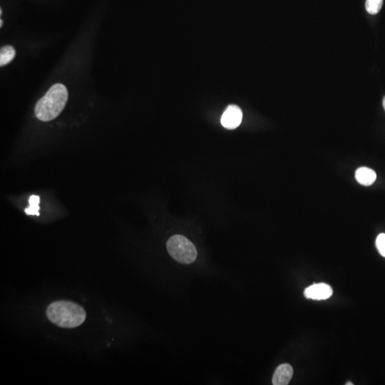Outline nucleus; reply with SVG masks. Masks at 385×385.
<instances>
[{
	"mask_svg": "<svg viewBox=\"0 0 385 385\" xmlns=\"http://www.w3.org/2000/svg\"><path fill=\"white\" fill-rule=\"evenodd\" d=\"M46 316L51 322L63 328H74L83 324L87 317L84 308L75 302H52L46 310Z\"/></svg>",
	"mask_w": 385,
	"mask_h": 385,
	"instance_id": "f257e3e1",
	"label": "nucleus"
},
{
	"mask_svg": "<svg viewBox=\"0 0 385 385\" xmlns=\"http://www.w3.org/2000/svg\"><path fill=\"white\" fill-rule=\"evenodd\" d=\"M383 107H384L385 111V96L384 98H383Z\"/></svg>",
	"mask_w": 385,
	"mask_h": 385,
	"instance_id": "f8f14e48",
	"label": "nucleus"
},
{
	"mask_svg": "<svg viewBox=\"0 0 385 385\" xmlns=\"http://www.w3.org/2000/svg\"><path fill=\"white\" fill-rule=\"evenodd\" d=\"M376 246L380 255L385 258V233H381L377 236Z\"/></svg>",
	"mask_w": 385,
	"mask_h": 385,
	"instance_id": "9b49d317",
	"label": "nucleus"
},
{
	"mask_svg": "<svg viewBox=\"0 0 385 385\" xmlns=\"http://www.w3.org/2000/svg\"><path fill=\"white\" fill-rule=\"evenodd\" d=\"M306 298L316 300H325L331 297L333 289L329 285L325 283H318L308 287L304 292Z\"/></svg>",
	"mask_w": 385,
	"mask_h": 385,
	"instance_id": "39448f33",
	"label": "nucleus"
},
{
	"mask_svg": "<svg viewBox=\"0 0 385 385\" xmlns=\"http://www.w3.org/2000/svg\"><path fill=\"white\" fill-rule=\"evenodd\" d=\"M355 179L360 184L369 186L373 184L377 179V174L374 170L367 167L358 168L355 172Z\"/></svg>",
	"mask_w": 385,
	"mask_h": 385,
	"instance_id": "0eeeda50",
	"label": "nucleus"
},
{
	"mask_svg": "<svg viewBox=\"0 0 385 385\" xmlns=\"http://www.w3.org/2000/svg\"><path fill=\"white\" fill-rule=\"evenodd\" d=\"M16 55L15 49L12 46H3L0 51V66L3 67L10 63Z\"/></svg>",
	"mask_w": 385,
	"mask_h": 385,
	"instance_id": "6e6552de",
	"label": "nucleus"
},
{
	"mask_svg": "<svg viewBox=\"0 0 385 385\" xmlns=\"http://www.w3.org/2000/svg\"><path fill=\"white\" fill-rule=\"evenodd\" d=\"M68 97V91L64 84H54L36 104L35 116L45 122L54 119L65 109Z\"/></svg>",
	"mask_w": 385,
	"mask_h": 385,
	"instance_id": "f03ea898",
	"label": "nucleus"
},
{
	"mask_svg": "<svg viewBox=\"0 0 385 385\" xmlns=\"http://www.w3.org/2000/svg\"><path fill=\"white\" fill-rule=\"evenodd\" d=\"M166 248L169 255L181 264H191L197 258L196 246L181 235H174L168 240Z\"/></svg>",
	"mask_w": 385,
	"mask_h": 385,
	"instance_id": "7ed1b4c3",
	"label": "nucleus"
},
{
	"mask_svg": "<svg viewBox=\"0 0 385 385\" xmlns=\"http://www.w3.org/2000/svg\"><path fill=\"white\" fill-rule=\"evenodd\" d=\"M0 22H1V24H0V26H1H1H2V23H2V20H0Z\"/></svg>",
	"mask_w": 385,
	"mask_h": 385,
	"instance_id": "4468645a",
	"label": "nucleus"
},
{
	"mask_svg": "<svg viewBox=\"0 0 385 385\" xmlns=\"http://www.w3.org/2000/svg\"><path fill=\"white\" fill-rule=\"evenodd\" d=\"M242 118V111L240 107L236 105H230L223 113L221 122L226 129H234L240 126Z\"/></svg>",
	"mask_w": 385,
	"mask_h": 385,
	"instance_id": "20e7f679",
	"label": "nucleus"
},
{
	"mask_svg": "<svg viewBox=\"0 0 385 385\" xmlns=\"http://www.w3.org/2000/svg\"><path fill=\"white\" fill-rule=\"evenodd\" d=\"M293 375L292 366L289 364H280L277 367L272 377V385H287L289 384Z\"/></svg>",
	"mask_w": 385,
	"mask_h": 385,
	"instance_id": "423d86ee",
	"label": "nucleus"
},
{
	"mask_svg": "<svg viewBox=\"0 0 385 385\" xmlns=\"http://www.w3.org/2000/svg\"><path fill=\"white\" fill-rule=\"evenodd\" d=\"M354 385L353 383H346V385Z\"/></svg>",
	"mask_w": 385,
	"mask_h": 385,
	"instance_id": "ddd939ff",
	"label": "nucleus"
},
{
	"mask_svg": "<svg viewBox=\"0 0 385 385\" xmlns=\"http://www.w3.org/2000/svg\"><path fill=\"white\" fill-rule=\"evenodd\" d=\"M40 197L35 195L31 196L29 199V206L25 209V213L30 216H40L39 204H40Z\"/></svg>",
	"mask_w": 385,
	"mask_h": 385,
	"instance_id": "1a4fd4ad",
	"label": "nucleus"
},
{
	"mask_svg": "<svg viewBox=\"0 0 385 385\" xmlns=\"http://www.w3.org/2000/svg\"><path fill=\"white\" fill-rule=\"evenodd\" d=\"M383 0H366L365 7L370 15H377L383 7Z\"/></svg>",
	"mask_w": 385,
	"mask_h": 385,
	"instance_id": "9d476101",
	"label": "nucleus"
}]
</instances>
